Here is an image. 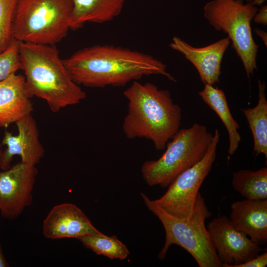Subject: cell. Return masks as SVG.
Masks as SVG:
<instances>
[{
  "label": "cell",
  "instance_id": "cb8c5ba5",
  "mask_svg": "<svg viewBox=\"0 0 267 267\" xmlns=\"http://www.w3.org/2000/svg\"><path fill=\"white\" fill-rule=\"evenodd\" d=\"M254 22L266 26L267 25V6H263L253 18Z\"/></svg>",
  "mask_w": 267,
  "mask_h": 267
},
{
  "label": "cell",
  "instance_id": "4fadbf2b",
  "mask_svg": "<svg viewBox=\"0 0 267 267\" xmlns=\"http://www.w3.org/2000/svg\"><path fill=\"white\" fill-rule=\"evenodd\" d=\"M230 42L227 37L204 47H195L174 37L169 46L182 54L194 66L205 85L213 86L220 81L222 59Z\"/></svg>",
  "mask_w": 267,
  "mask_h": 267
},
{
  "label": "cell",
  "instance_id": "52a82bcc",
  "mask_svg": "<svg viewBox=\"0 0 267 267\" xmlns=\"http://www.w3.org/2000/svg\"><path fill=\"white\" fill-rule=\"evenodd\" d=\"M204 15L217 31L227 34L250 79L258 70L259 45L252 35L251 22L258 9L251 2L243 0H212L205 5Z\"/></svg>",
  "mask_w": 267,
  "mask_h": 267
},
{
  "label": "cell",
  "instance_id": "f1b7e54d",
  "mask_svg": "<svg viewBox=\"0 0 267 267\" xmlns=\"http://www.w3.org/2000/svg\"><path fill=\"white\" fill-rule=\"evenodd\" d=\"M248 2H251L253 0H246Z\"/></svg>",
  "mask_w": 267,
  "mask_h": 267
},
{
  "label": "cell",
  "instance_id": "484cf974",
  "mask_svg": "<svg viewBox=\"0 0 267 267\" xmlns=\"http://www.w3.org/2000/svg\"><path fill=\"white\" fill-rule=\"evenodd\" d=\"M9 267V265L3 254L2 247L0 243V267Z\"/></svg>",
  "mask_w": 267,
  "mask_h": 267
},
{
  "label": "cell",
  "instance_id": "8fae6325",
  "mask_svg": "<svg viewBox=\"0 0 267 267\" xmlns=\"http://www.w3.org/2000/svg\"><path fill=\"white\" fill-rule=\"evenodd\" d=\"M18 134L13 135L5 131L1 144L6 146L2 151L0 169L6 170L10 167L14 156L18 155L21 162L36 166L44 155V149L39 138V133L36 121L31 115L15 123Z\"/></svg>",
  "mask_w": 267,
  "mask_h": 267
},
{
  "label": "cell",
  "instance_id": "8992f818",
  "mask_svg": "<svg viewBox=\"0 0 267 267\" xmlns=\"http://www.w3.org/2000/svg\"><path fill=\"white\" fill-rule=\"evenodd\" d=\"M213 137L205 125L198 123L179 130L167 143L161 157L143 163L141 172L144 180L150 186H169L180 174L202 159Z\"/></svg>",
  "mask_w": 267,
  "mask_h": 267
},
{
  "label": "cell",
  "instance_id": "83f0119b",
  "mask_svg": "<svg viewBox=\"0 0 267 267\" xmlns=\"http://www.w3.org/2000/svg\"><path fill=\"white\" fill-rule=\"evenodd\" d=\"M2 153V150L0 148V162H1V160Z\"/></svg>",
  "mask_w": 267,
  "mask_h": 267
},
{
  "label": "cell",
  "instance_id": "277c9868",
  "mask_svg": "<svg viewBox=\"0 0 267 267\" xmlns=\"http://www.w3.org/2000/svg\"><path fill=\"white\" fill-rule=\"evenodd\" d=\"M140 195L148 210L159 219L165 231V244L158 254L160 260L165 258L171 245L176 244L187 251L200 267H222L205 224L211 213L199 193L192 215L188 220L168 213L145 194L141 193Z\"/></svg>",
  "mask_w": 267,
  "mask_h": 267
},
{
  "label": "cell",
  "instance_id": "5b68a950",
  "mask_svg": "<svg viewBox=\"0 0 267 267\" xmlns=\"http://www.w3.org/2000/svg\"><path fill=\"white\" fill-rule=\"evenodd\" d=\"M72 0H18L13 36L21 42L55 45L70 29Z\"/></svg>",
  "mask_w": 267,
  "mask_h": 267
},
{
  "label": "cell",
  "instance_id": "ba28073f",
  "mask_svg": "<svg viewBox=\"0 0 267 267\" xmlns=\"http://www.w3.org/2000/svg\"><path fill=\"white\" fill-rule=\"evenodd\" d=\"M220 136L219 131L216 129L202 159L180 174L169 185L163 196L153 200L154 203L178 218L188 220L191 217L199 188L215 161Z\"/></svg>",
  "mask_w": 267,
  "mask_h": 267
},
{
  "label": "cell",
  "instance_id": "2e32d148",
  "mask_svg": "<svg viewBox=\"0 0 267 267\" xmlns=\"http://www.w3.org/2000/svg\"><path fill=\"white\" fill-rule=\"evenodd\" d=\"M70 29L81 28L88 22L102 23L111 21L122 10L126 0H72Z\"/></svg>",
  "mask_w": 267,
  "mask_h": 267
},
{
  "label": "cell",
  "instance_id": "d6986e66",
  "mask_svg": "<svg viewBox=\"0 0 267 267\" xmlns=\"http://www.w3.org/2000/svg\"><path fill=\"white\" fill-rule=\"evenodd\" d=\"M232 186L246 199H267V168L241 170L232 174Z\"/></svg>",
  "mask_w": 267,
  "mask_h": 267
},
{
  "label": "cell",
  "instance_id": "ac0fdd59",
  "mask_svg": "<svg viewBox=\"0 0 267 267\" xmlns=\"http://www.w3.org/2000/svg\"><path fill=\"white\" fill-rule=\"evenodd\" d=\"M265 82L258 81V102L252 108L241 109L251 131L254 141V153L263 154L267 158V100Z\"/></svg>",
  "mask_w": 267,
  "mask_h": 267
},
{
  "label": "cell",
  "instance_id": "3957f363",
  "mask_svg": "<svg viewBox=\"0 0 267 267\" xmlns=\"http://www.w3.org/2000/svg\"><path fill=\"white\" fill-rule=\"evenodd\" d=\"M21 68L29 94L44 99L57 112L80 103L86 92L72 79L55 45L20 43Z\"/></svg>",
  "mask_w": 267,
  "mask_h": 267
},
{
  "label": "cell",
  "instance_id": "6da1fadb",
  "mask_svg": "<svg viewBox=\"0 0 267 267\" xmlns=\"http://www.w3.org/2000/svg\"><path fill=\"white\" fill-rule=\"evenodd\" d=\"M62 61L73 81L86 87L123 86L152 75L176 81L161 61L121 47L93 45L79 50Z\"/></svg>",
  "mask_w": 267,
  "mask_h": 267
},
{
  "label": "cell",
  "instance_id": "4316f807",
  "mask_svg": "<svg viewBox=\"0 0 267 267\" xmlns=\"http://www.w3.org/2000/svg\"><path fill=\"white\" fill-rule=\"evenodd\" d=\"M266 0H253L251 3L254 5H261Z\"/></svg>",
  "mask_w": 267,
  "mask_h": 267
},
{
  "label": "cell",
  "instance_id": "ffe728a7",
  "mask_svg": "<svg viewBox=\"0 0 267 267\" xmlns=\"http://www.w3.org/2000/svg\"><path fill=\"white\" fill-rule=\"evenodd\" d=\"M77 239L97 255H103L111 259L123 260L130 255L126 245L116 236H108L100 232L85 235Z\"/></svg>",
  "mask_w": 267,
  "mask_h": 267
},
{
  "label": "cell",
  "instance_id": "e0dca14e",
  "mask_svg": "<svg viewBox=\"0 0 267 267\" xmlns=\"http://www.w3.org/2000/svg\"><path fill=\"white\" fill-rule=\"evenodd\" d=\"M199 95L219 117L225 126L228 134V153L233 155L238 149L241 136L238 132L239 125L232 117L229 108L225 95L222 89L206 84Z\"/></svg>",
  "mask_w": 267,
  "mask_h": 267
},
{
  "label": "cell",
  "instance_id": "30bf717a",
  "mask_svg": "<svg viewBox=\"0 0 267 267\" xmlns=\"http://www.w3.org/2000/svg\"><path fill=\"white\" fill-rule=\"evenodd\" d=\"M38 170L21 162L0 171V213L8 219L18 218L32 203Z\"/></svg>",
  "mask_w": 267,
  "mask_h": 267
},
{
  "label": "cell",
  "instance_id": "d4e9b609",
  "mask_svg": "<svg viewBox=\"0 0 267 267\" xmlns=\"http://www.w3.org/2000/svg\"><path fill=\"white\" fill-rule=\"evenodd\" d=\"M254 32L256 35L260 37L264 42L266 46L267 45V34L265 31L255 28Z\"/></svg>",
  "mask_w": 267,
  "mask_h": 267
},
{
  "label": "cell",
  "instance_id": "9c48e42d",
  "mask_svg": "<svg viewBox=\"0 0 267 267\" xmlns=\"http://www.w3.org/2000/svg\"><path fill=\"white\" fill-rule=\"evenodd\" d=\"M207 229L222 267H236L262 251L260 245L237 229L225 216L212 220Z\"/></svg>",
  "mask_w": 267,
  "mask_h": 267
},
{
  "label": "cell",
  "instance_id": "7a4b0ae2",
  "mask_svg": "<svg viewBox=\"0 0 267 267\" xmlns=\"http://www.w3.org/2000/svg\"><path fill=\"white\" fill-rule=\"evenodd\" d=\"M128 100V112L122 129L129 139L151 140L157 150L164 149L179 130L181 109L174 103L170 92L151 83L137 81L123 92Z\"/></svg>",
  "mask_w": 267,
  "mask_h": 267
},
{
  "label": "cell",
  "instance_id": "5bb4252c",
  "mask_svg": "<svg viewBox=\"0 0 267 267\" xmlns=\"http://www.w3.org/2000/svg\"><path fill=\"white\" fill-rule=\"evenodd\" d=\"M25 77L13 74L0 82V128H6L33 111Z\"/></svg>",
  "mask_w": 267,
  "mask_h": 267
},
{
  "label": "cell",
  "instance_id": "7c38bea8",
  "mask_svg": "<svg viewBox=\"0 0 267 267\" xmlns=\"http://www.w3.org/2000/svg\"><path fill=\"white\" fill-rule=\"evenodd\" d=\"M44 236L50 239L78 238L100 233L85 214L70 203L53 206L44 219L42 225Z\"/></svg>",
  "mask_w": 267,
  "mask_h": 267
},
{
  "label": "cell",
  "instance_id": "7402d4cb",
  "mask_svg": "<svg viewBox=\"0 0 267 267\" xmlns=\"http://www.w3.org/2000/svg\"><path fill=\"white\" fill-rule=\"evenodd\" d=\"M20 43L14 39L9 46L0 53V82L21 69Z\"/></svg>",
  "mask_w": 267,
  "mask_h": 267
},
{
  "label": "cell",
  "instance_id": "603a6c76",
  "mask_svg": "<svg viewBox=\"0 0 267 267\" xmlns=\"http://www.w3.org/2000/svg\"><path fill=\"white\" fill-rule=\"evenodd\" d=\"M267 265V252L258 254L250 260L237 265L236 267H265Z\"/></svg>",
  "mask_w": 267,
  "mask_h": 267
},
{
  "label": "cell",
  "instance_id": "9a60e30c",
  "mask_svg": "<svg viewBox=\"0 0 267 267\" xmlns=\"http://www.w3.org/2000/svg\"><path fill=\"white\" fill-rule=\"evenodd\" d=\"M229 218L232 225L259 245L267 242V199L233 202Z\"/></svg>",
  "mask_w": 267,
  "mask_h": 267
},
{
  "label": "cell",
  "instance_id": "44dd1931",
  "mask_svg": "<svg viewBox=\"0 0 267 267\" xmlns=\"http://www.w3.org/2000/svg\"><path fill=\"white\" fill-rule=\"evenodd\" d=\"M18 0H0V53L14 39L13 22Z\"/></svg>",
  "mask_w": 267,
  "mask_h": 267
}]
</instances>
